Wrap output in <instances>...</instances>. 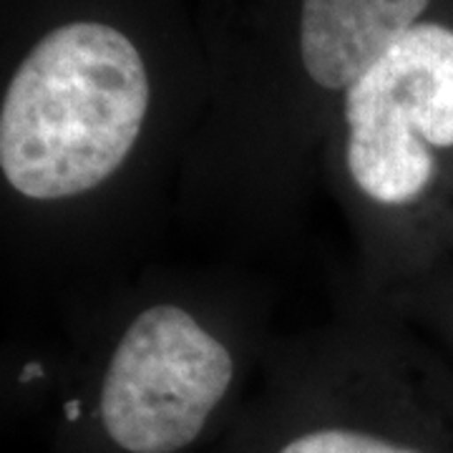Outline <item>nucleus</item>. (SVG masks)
Listing matches in <instances>:
<instances>
[{"label":"nucleus","instance_id":"4","mask_svg":"<svg viewBox=\"0 0 453 453\" xmlns=\"http://www.w3.org/2000/svg\"><path fill=\"white\" fill-rule=\"evenodd\" d=\"M423 365L403 323L353 303L262 363L222 453H441Z\"/></svg>","mask_w":453,"mask_h":453},{"label":"nucleus","instance_id":"1","mask_svg":"<svg viewBox=\"0 0 453 453\" xmlns=\"http://www.w3.org/2000/svg\"><path fill=\"white\" fill-rule=\"evenodd\" d=\"M154 81L144 50L109 20L53 26L0 101L3 222L26 240H68L111 219L157 177Z\"/></svg>","mask_w":453,"mask_h":453},{"label":"nucleus","instance_id":"5","mask_svg":"<svg viewBox=\"0 0 453 453\" xmlns=\"http://www.w3.org/2000/svg\"><path fill=\"white\" fill-rule=\"evenodd\" d=\"M431 0H300L295 16V64L315 96L342 94L421 23Z\"/></svg>","mask_w":453,"mask_h":453},{"label":"nucleus","instance_id":"3","mask_svg":"<svg viewBox=\"0 0 453 453\" xmlns=\"http://www.w3.org/2000/svg\"><path fill=\"white\" fill-rule=\"evenodd\" d=\"M320 184L356 252L368 303L438 267L453 232V28L416 23L333 109Z\"/></svg>","mask_w":453,"mask_h":453},{"label":"nucleus","instance_id":"6","mask_svg":"<svg viewBox=\"0 0 453 453\" xmlns=\"http://www.w3.org/2000/svg\"><path fill=\"white\" fill-rule=\"evenodd\" d=\"M451 348H453V327H451Z\"/></svg>","mask_w":453,"mask_h":453},{"label":"nucleus","instance_id":"2","mask_svg":"<svg viewBox=\"0 0 453 453\" xmlns=\"http://www.w3.org/2000/svg\"><path fill=\"white\" fill-rule=\"evenodd\" d=\"M242 310L196 285L131 292L64 365L49 453H192L226 434L259 371Z\"/></svg>","mask_w":453,"mask_h":453}]
</instances>
